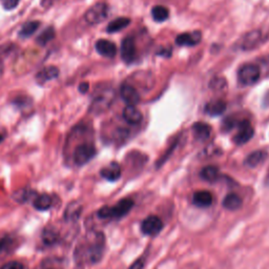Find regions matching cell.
<instances>
[{"instance_id":"6da1fadb","label":"cell","mask_w":269,"mask_h":269,"mask_svg":"<svg viewBox=\"0 0 269 269\" xmlns=\"http://www.w3.org/2000/svg\"><path fill=\"white\" fill-rule=\"evenodd\" d=\"M134 206L132 199L125 198L114 206H104L98 211V217L101 219H119L126 216Z\"/></svg>"},{"instance_id":"7a4b0ae2","label":"cell","mask_w":269,"mask_h":269,"mask_svg":"<svg viewBox=\"0 0 269 269\" xmlns=\"http://www.w3.org/2000/svg\"><path fill=\"white\" fill-rule=\"evenodd\" d=\"M114 96H115L114 91L111 87H104L101 89H98L97 94L93 99L89 111L95 114H101L107 111L108 107L111 106L114 100Z\"/></svg>"},{"instance_id":"3957f363","label":"cell","mask_w":269,"mask_h":269,"mask_svg":"<svg viewBox=\"0 0 269 269\" xmlns=\"http://www.w3.org/2000/svg\"><path fill=\"white\" fill-rule=\"evenodd\" d=\"M104 252V237L102 234H99L95 237L94 241L86 247L85 253L83 254L89 263H97L101 260Z\"/></svg>"},{"instance_id":"277c9868","label":"cell","mask_w":269,"mask_h":269,"mask_svg":"<svg viewBox=\"0 0 269 269\" xmlns=\"http://www.w3.org/2000/svg\"><path fill=\"white\" fill-rule=\"evenodd\" d=\"M96 156V148L91 143H82L77 145L73 153L74 163L78 166H82L89 162Z\"/></svg>"},{"instance_id":"5b68a950","label":"cell","mask_w":269,"mask_h":269,"mask_svg":"<svg viewBox=\"0 0 269 269\" xmlns=\"http://www.w3.org/2000/svg\"><path fill=\"white\" fill-rule=\"evenodd\" d=\"M261 76L260 67L256 64H244L238 72V78L243 85L255 84Z\"/></svg>"},{"instance_id":"8992f818","label":"cell","mask_w":269,"mask_h":269,"mask_svg":"<svg viewBox=\"0 0 269 269\" xmlns=\"http://www.w3.org/2000/svg\"><path fill=\"white\" fill-rule=\"evenodd\" d=\"M108 16V6L106 3H97L89 7L84 15L85 21L89 24H98L104 21Z\"/></svg>"},{"instance_id":"52a82bcc","label":"cell","mask_w":269,"mask_h":269,"mask_svg":"<svg viewBox=\"0 0 269 269\" xmlns=\"http://www.w3.org/2000/svg\"><path fill=\"white\" fill-rule=\"evenodd\" d=\"M254 135L255 131L252 124L247 120H242L238 124V132L234 137V142L237 145H243L251 140Z\"/></svg>"},{"instance_id":"ba28073f","label":"cell","mask_w":269,"mask_h":269,"mask_svg":"<svg viewBox=\"0 0 269 269\" xmlns=\"http://www.w3.org/2000/svg\"><path fill=\"white\" fill-rule=\"evenodd\" d=\"M263 42V34L260 29H254V31L247 33L240 42V46L244 51H251L258 47Z\"/></svg>"},{"instance_id":"9c48e42d","label":"cell","mask_w":269,"mask_h":269,"mask_svg":"<svg viewBox=\"0 0 269 269\" xmlns=\"http://www.w3.org/2000/svg\"><path fill=\"white\" fill-rule=\"evenodd\" d=\"M163 229L161 219L156 216H149L141 224V231L146 236H157Z\"/></svg>"},{"instance_id":"30bf717a","label":"cell","mask_w":269,"mask_h":269,"mask_svg":"<svg viewBox=\"0 0 269 269\" xmlns=\"http://www.w3.org/2000/svg\"><path fill=\"white\" fill-rule=\"evenodd\" d=\"M137 56L136 42L134 38L126 37L121 43V58L125 63H133Z\"/></svg>"},{"instance_id":"8fae6325","label":"cell","mask_w":269,"mask_h":269,"mask_svg":"<svg viewBox=\"0 0 269 269\" xmlns=\"http://www.w3.org/2000/svg\"><path fill=\"white\" fill-rule=\"evenodd\" d=\"M120 94L127 105L136 106L139 101H140V95H139L137 88L128 83H124L121 85Z\"/></svg>"},{"instance_id":"7c38bea8","label":"cell","mask_w":269,"mask_h":269,"mask_svg":"<svg viewBox=\"0 0 269 269\" xmlns=\"http://www.w3.org/2000/svg\"><path fill=\"white\" fill-rule=\"evenodd\" d=\"M202 38L201 32L194 31L191 33H183L178 35L176 38V43L180 46H195L200 43Z\"/></svg>"},{"instance_id":"4fadbf2b","label":"cell","mask_w":269,"mask_h":269,"mask_svg":"<svg viewBox=\"0 0 269 269\" xmlns=\"http://www.w3.org/2000/svg\"><path fill=\"white\" fill-rule=\"evenodd\" d=\"M97 52L103 57L114 58L117 54V46L112 41L106 40V39H100L96 42Z\"/></svg>"},{"instance_id":"5bb4252c","label":"cell","mask_w":269,"mask_h":269,"mask_svg":"<svg viewBox=\"0 0 269 269\" xmlns=\"http://www.w3.org/2000/svg\"><path fill=\"white\" fill-rule=\"evenodd\" d=\"M100 175L107 181H117L121 177V167L117 162H112L101 169Z\"/></svg>"},{"instance_id":"9a60e30c","label":"cell","mask_w":269,"mask_h":269,"mask_svg":"<svg viewBox=\"0 0 269 269\" xmlns=\"http://www.w3.org/2000/svg\"><path fill=\"white\" fill-rule=\"evenodd\" d=\"M59 76V69L54 66H45L41 71H39L36 75V81L39 84H45L46 82L56 79Z\"/></svg>"},{"instance_id":"2e32d148","label":"cell","mask_w":269,"mask_h":269,"mask_svg":"<svg viewBox=\"0 0 269 269\" xmlns=\"http://www.w3.org/2000/svg\"><path fill=\"white\" fill-rule=\"evenodd\" d=\"M123 119L124 120L133 125H137L142 121L143 116L139 109L134 105H126L123 109Z\"/></svg>"},{"instance_id":"e0dca14e","label":"cell","mask_w":269,"mask_h":269,"mask_svg":"<svg viewBox=\"0 0 269 269\" xmlns=\"http://www.w3.org/2000/svg\"><path fill=\"white\" fill-rule=\"evenodd\" d=\"M193 133L199 141H206L212 135V127L204 122H197L193 125Z\"/></svg>"},{"instance_id":"ac0fdd59","label":"cell","mask_w":269,"mask_h":269,"mask_svg":"<svg viewBox=\"0 0 269 269\" xmlns=\"http://www.w3.org/2000/svg\"><path fill=\"white\" fill-rule=\"evenodd\" d=\"M226 109V102L221 100V99H217V100H213L208 102L205 105L204 111L209 116H220L222 115Z\"/></svg>"},{"instance_id":"d6986e66","label":"cell","mask_w":269,"mask_h":269,"mask_svg":"<svg viewBox=\"0 0 269 269\" xmlns=\"http://www.w3.org/2000/svg\"><path fill=\"white\" fill-rule=\"evenodd\" d=\"M214 197L213 195L206 191L196 192L193 197V202L199 207H208L213 204Z\"/></svg>"},{"instance_id":"ffe728a7","label":"cell","mask_w":269,"mask_h":269,"mask_svg":"<svg viewBox=\"0 0 269 269\" xmlns=\"http://www.w3.org/2000/svg\"><path fill=\"white\" fill-rule=\"evenodd\" d=\"M129 23H131V19L127 18V17L116 18V19H114L113 21L108 23V25L106 27V32L109 34L120 32L121 29L127 27L129 25Z\"/></svg>"},{"instance_id":"44dd1931","label":"cell","mask_w":269,"mask_h":269,"mask_svg":"<svg viewBox=\"0 0 269 269\" xmlns=\"http://www.w3.org/2000/svg\"><path fill=\"white\" fill-rule=\"evenodd\" d=\"M267 158V154L264 151H256L252 154H249L245 159V165L248 167H257L262 164L265 159Z\"/></svg>"},{"instance_id":"7402d4cb","label":"cell","mask_w":269,"mask_h":269,"mask_svg":"<svg viewBox=\"0 0 269 269\" xmlns=\"http://www.w3.org/2000/svg\"><path fill=\"white\" fill-rule=\"evenodd\" d=\"M200 176L203 180L207 182H216L220 178V172H219V168L217 166L209 165L202 169Z\"/></svg>"},{"instance_id":"603a6c76","label":"cell","mask_w":269,"mask_h":269,"mask_svg":"<svg viewBox=\"0 0 269 269\" xmlns=\"http://www.w3.org/2000/svg\"><path fill=\"white\" fill-rule=\"evenodd\" d=\"M242 205V199L237 194H229L223 200V206L228 211H237Z\"/></svg>"},{"instance_id":"cb8c5ba5","label":"cell","mask_w":269,"mask_h":269,"mask_svg":"<svg viewBox=\"0 0 269 269\" xmlns=\"http://www.w3.org/2000/svg\"><path fill=\"white\" fill-rule=\"evenodd\" d=\"M81 209L82 207L79 203L77 202L71 203L65 209L64 219L66 221H76L78 217L81 214Z\"/></svg>"},{"instance_id":"d4e9b609","label":"cell","mask_w":269,"mask_h":269,"mask_svg":"<svg viewBox=\"0 0 269 269\" xmlns=\"http://www.w3.org/2000/svg\"><path fill=\"white\" fill-rule=\"evenodd\" d=\"M33 206L37 211H46L52 206V198L46 194L37 196L33 202Z\"/></svg>"},{"instance_id":"484cf974","label":"cell","mask_w":269,"mask_h":269,"mask_svg":"<svg viewBox=\"0 0 269 269\" xmlns=\"http://www.w3.org/2000/svg\"><path fill=\"white\" fill-rule=\"evenodd\" d=\"M152 16L157 22H163L169 17L168 8L163 5H156L152 9Z\"/></svg>"},{"instance_id":"4316f807","label":"cell","mask_w":269,"mask_h":269,"mask_svg":"<svg viewBox=\"0 0 269 269\" xmlns=\"http://www.w3.org/2000/svg\"><path fill=\"white\" fill-rule=\"evenodd\" d=\"M54 38H55V29L53 26H48L44 29V31L40 35L37 37L36 41L39 45L44 46L49 41H52Z\"/></svg>"},{"instance_id":"83f0119b","label":"cell","mask_w":269,"mask_h":269,"mask_svg":"<svg viewBox=\"0 0 269 269\" xmlns=\"http://www.w3.org/2000/svg\"><path fill=\"white\" fill-rule=\"evenodd\" d=\"M39 26H40V22L39 21H28L22 25L20 32H19V36L21 38L31 37L39 28Z\"/></svg>"},{"instance_id":"f1b7e54d","label":"cell","mask_w":269,"mask_h":269,"mask_svg":"<svg viewBox=\"0 0 269 269\" xmlns=\"http://www.w3.org/2000/svg\"><path fill=\"white\" fill-rule=\"evenodd\" d=\"M59 234L55 228L48 227L45 228L44 232L42 233V240L46 245H53L58 241Z\"/></svg>"},{"instance_id":"f546056e","label":"cell","mask_w":269,"mask_h":269,"mask_svg":"<svg viewBox=\"0 0 269 269\" xmlns=\"http://www.w3.org/2000/svg\"><path fill=\"white\" fill-rule=\"evenodd\" d=\"M35 196V192L31 191V189H21V191H18L13 195L14 200L18 203H25L27 202L29 199L33 198Z\"/></svg>"},{"instance_id":"4dcf8cb0","label":"cell","mask_w":269,"mask_h":269,"mask_svg":"<svg viewBox=\"0 0 269 269\" xmlns=\"http://www.w3.org/2000/svg\"><path fill=\"white\" fill-rule=\"evenodd\" d=\"M209 85H211V88L214 89V91L222 92L226 88V81L223 78H214Z\"/></svg>"},{"instance_id":"1f68e13d","label":"cell","mask_w":269,"mask_h":269,"mask_svg":"<svg viewBox=\"0 0 269 269\" xmlns=\"http://www.w3.org/2000/svg\"><path fill=\"white\" fill-rule=\"evenodd\" d=\"M19 1H20V0H0L2 7L4 9H7V11H11V9H14L15 7H17V5L19 4Z\"/></svg>"},{"instance_id":"d6a6232c","label":"cell","mask_w":269,"mask_h":269,"mask_svg":"<svg viewBox=\"0 0 269 269\" xmlns=\"http://www.w3.org/2000/svg\"><path fill=\"white\" fill-rule=\"evenodd\" d=\"M0 269H24V267H23V264L20 262L11 261L2 265Z\"/></svg>"},{"instance_id":"836d02e7","label":"cell","mask_w":269,"mask_h":269,"mask_svg":"<svg viewBox=\"0 0 269 269\" xmlns=\"http://www.w3.org/2000/svg\"><path fill=\"white\" fill-rule=\"evenodd\" d=\"M143 267H144V261L142 260V259H139V260L134 262L128 269H143Z\"/></svg>"},{"instance_id":"e575fe53","label":"cell","mask_w":269,"mask_h":269,"mask_svg":"<svg viewBox=\"0 0 269 269\" xmlns=\"http://www.w3.org/2000/svg\"><path fill=\"white\" fill-rule=\"evenodd\" d=\"M9 244V239L8 238H1L0 239V252L3 251L5 247Z\"/></svg>"},{"instance_id":"d590c367","label":"cell","mask_w":269,"mask_h":269,"mask_svg":"<svg viewBox=\"0 0 269 269\" xmlns=\"http://www.w3.org/2000/svg\"><path fill=\"white\" fill-rule=\"evenodd\" d=\"M88 88H89V84L87 82H82L80 83V85H79V92L85 94L88 92Z\"/></svg>"},{"instance_id":"8d00e7d4","label":"cell","mask_w":269,"mask_h":269,"mask_svg":"<svg viewBox=\"0 0 269 269\" xmlns=\"http://www.w3.org/2000/svg\"><path fill=\"white\" fill-rule=\"evenodd\" d=\"M2 140H3V136L1 134H0V143L2 142Z\"/></svg>"},{"instance_id":"74e56055","label":"cell","mask_w":269,"mask_h":269,"mask_svg":"<svg viewBox=\"0 0 269 269\" xmlns=\"http://www.w3.org/2000/svg\"><path fill=\"white\" fill-rule=\"evenodd\" d=\"M47 269H53V268H47Z\"/></svg>"}]
</instances>
